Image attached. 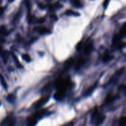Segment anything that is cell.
<instances>
[{"instance_id":"1","label":"cell","mask_w":126,"mask_h":126,"mask_svg":"<svg viewBox=\"0 0 126 126\" xmlns=\"http://www.w3.org/2000/svg\"><path fill=\"white\" fill-rule=\"evenodd\" d=\"M70 82L68 80L59 79L54 83V86L59 91L66 92V89L69 87Z\"/></svg>"},{"instance_id":"2","label":"cell","mask_w":126,"mask_h":126,"mask_svg":"<svg viewBox=\"0 0 126 126\" xmlns=\"http://www.w3.org/2000/svg\"><path fill=\"white\" fill-rule=\"evenodd\" d=\"M92 119L94 122L95 126H100L104 122L105 119V116L100 114L97 110L93 111L92 113Z\"/></svg>"},{"instance_id":"3","label":"cell","mask_w":126,"mask_h":126,"mask_svg":"<svg viewBox=\"0 0 126 126\" xmlns=\"http://www.w3.org/2000/svg\"><path fill=\"white\" fill-rule=\"evenodd\" d=\"M50 100V96H47L46 97H43L40 100L38 101L36 103L35 105V108H40V107L43 106L44 105L47 103V101Z\"/></svg>"},{"instance_id":"4","label":"cell","mask_w":126,"mask_h":126,"mask_svg":"<svg viewBox=\"0 0 126 126\" xmlns=\"http://www.w3.org/2000/svg\"><path fill=\"white\" fill-rule=\"evenodd\" d=\"M65 94H66V92L58 90L57 92H56L54 94V99L58 101L62 100L63 99H64V98L65 96Z\"/></svg>"},{"instance_id":"5","label":"cell","mask_w":126,"mask_h":126,"mask_svg":"<svg viewBox=\"0 0 126 126\" xmlns=\"http://www.w3.org/2000/svg\"><path fill=\"white\" fill-rule=\"evenodd\" d=\"M35 30L37 31L38 32H39L41 34H47V33H50L51 32V31L49 29L44 27H35Z\"/></svg>"},{"instance_id":"6","label":"cell","mask_w":126,"mask_h":126,"mask_svg":"<svg viewBox=\"0 0 126 126\" xmlns=\"http://www.w3.org/2000/svg\"><path fill=\"white\" fill-rule=\"evenodd\" d=\"M85 59L84 58H80L79 59H78V61H77L76 64H75V70L77 71V70H79L80 68H81L82 66V65L84 64V63H85Z\"/></svg>"},{"instance_id":"7","label":"cell","mask_w":126,"mask_h":126,"mask_svg":"<svg viewBox=\"0 0 126 126\" xmlns=\"http://www.w3.org/2000/svg\"><path fill=\"white\" fill-rule=\"evenodd\" d=\"M74 61L73 58H71L69 59H68V60L65 63L64 66V70L67 71V70L70 69V68H71V66H72V64H73Z\"/></svg>"},{"instance_id":"8","label":"cell","mask_w":126,"mask_h":126,"mask_svg":"<svg viewBox=\"0 0 126 126\" xmlns=\"http://www.w3.org/2000/svg\"><path fill=\"white\" fill-rule=\"evenodd\" d=\"M93 49V45L92 43H88L85 45L84 47V52H85V54H89Z\"/></svg>"},{"instance_id":"9","label":"cell","mask_w":126,"mask_h":126,"mask_svg":"<svg viewBox=\"0 0 126 126\" xmlns=\"http://www.w3.org/2000/svg\"><path fill=\"white\" fill-rule=\"evenodd\" d=\"M46 112H47L46 110H40V111H38L33 116V117H34L35 118L37 119H40L46 113Z\"/></svg>"},{"instance_id":"10","label":"cell","mask_w":126,"mask_h":126,"mask_svg":"<svg viewBox=\"0 0 126 126\" xmlns=\"http://www.w3.org/2000/svg\"><path fill=\"white\" fill-rule=\"evenodd\" d=\"M37 123V119L34 117H30L29 119L27 122V126H35Z\"/></svg>"},{"instance_id":"11","label":"cell","mask_w":126,"mask_h":126,"mask_svg":"<svg viewBox=\"0 0 126 126\" xmlns=\"http://www.w3.org/2000/svg\"><path fill=\"white\" fill-rule=\"evenodd\" d=\"M122 37L120 35H116L113 38V45H118L121 42V39Z\"/></svg>"},{"instance_id":"12","label":"cell","mask_w":126,"mask_h":126,"mask_svg":"<svg viewBox=\"0 0 126 126\" xmlns=\"http://www.w3.org/2000/svg\"><path fill=\"white\" fill-rule=\"evenodd\" d=\"M5 123L6 126H14L15 124V121L12 118H8L6 119L5 121Z\"/></svg>"},{"instance_id":"13","label":"cell","mask_w":126,"mask_h":126,"mask_svg":"<svg viewBox=\"0 0 126 126\" xmlns=\"http://www.w3.org/2000/svg\"><path fill=\"white\" fill-rule=\"evenodd\" d=\"M96 84H95L94 85H93V86H92V87H90V88H89V89H88V90H87L85 92L84 95H85V96H88V95L91 94V93L93 92V90H94V89L96 88Z\"/></svg>"},{"instance_id":"14","label":"cell","mask_w":126,"mask_h":126,"mask_svg":"<svg viewBox=\"0 0 126 126\" xmlns=\"http://www.w3.org/2000/svg\"><path fill=\"white\" fill-rule=\"evenodd\" d=\"M115 98H116L115 96L110 94H108V96H107L105 101H106V103H110L113 102V101L115 100Z\"/></svg>"},{"instance_id":"15","label":"cell","mask_w":126,"mask_h":126,"mask_svg":"<svg viewBox=\"0 0 126 126\" xmlns=\"http://www.w3.org/2000/svg\"><path fill=\"white\" fill-rule=\"evenodd\" d=\"M71 2L72 3V5H74L76 8H81L82 6L79 0H71Z\"/></svg>"},{"instance_id":"16","label":"cell","mask_w":126,"mask_h":126,"mask_svg":"<svg viewBox=\"0 0 126 126\" xmlns=\"http://www.w3.org/2000/svg\"><path fill=\"white\" fill-rule=\"evenodd\" d=\"M113 58V56L106 54L104 55L103 58V62H105V63H106V62L110 61Z\"/></svg>"},{"instance_id":"17","label":"cell","mask_w":126,"mask_h":126,"mask_svg":"<svg viewBox=\"0 0 126 126\" xmlns=\"http://www.w3.org/2000/svg\"><path fill=\"white\" fill-rule=\"evenodd\" d=\"M119 35L121 37H124L126 35V23H125L123 25V26L122 27L120 31V34Z\"/></svg>"},{"instance_id":"18","label":"cell","mask_w":126,"mask_h":126,"mask_svg":"<svg viewBox=\"0 0 126 126\" xmlns=\"http://www.w3.org/2000/svg\"><path fill=\"white\" fill-rule=\"evenodd\" d=\"M0 81H1V84H2V85H3V87H4L5 89H7V84H6V81H5L4 77H3L2 76L1 74H0Z\"/></svg>"},{"instance_id":"19","label":"cell","mask_w":126,"mask_h":126,"mask_svg":"<svg viewBox=\"0 0 126 126\" xmlns=\"http://www.w3.org/2000/svg\"><path fill=\"white\" fill-rule=\"evenodd\" d=\"M66 14L67 15H69V16H79V14L77 13V12H74V11H73V10H68L66 11Z\"/></svg>"},{"instance_id":"20","label":"cell","mask_w":126,"mask_h":126,"mask_svg":"<svg viewBox=\"0 0 126 126\" xmlns=\"http://www.w3.org/2000/svg\"><path fill=\"white\" fill-rule=\"evenodd\" d=\"M23 59L26 61V62H30L31 61V58H30V56L27 54H24L22 55Z\"/></svg>"},{"instance_id":"21","label":"cell","mask_w":126,"mask_h":126,"mask_svg":"<svg viewBox=\"0 0 126 126\" xmlns=\"http://www.w3.org/2000/svg\"><path fill=\"white\" fill-rule=\"evenodd\" d=\"M119 124L121 126H124L126 125V117H122L120 119V121H119Z\"/></svg>"},{"instance_id":"22","label":"cell","mask_w":126,"mask_h":126,"mask_svg":"<svg viewBox=\"0 0 126 126\" xmlns=\"http://www.w3.org/2000/svg\"><path fill=\"white\" fill-rule=\"evenodd\" d=\"M0 33H2L3 35H7V31H6V29L5 27H0Z\"/></svg>"},{"instance_id":"23","label":"cell","mask_w":126,"mask_h":126,"mask_svg":"<svg viewBox=\"0 0 126 126\" xmlns=\"http://www.w3.org/2000/svg\"><path fill=\"white\" fill-rule=\"evenodd\" d=\"M8 100L10 102H12L14 100V94H9L8 96Z\"/></svg>"},{"instance_id":"24","label":"cell","mask_w":126,"mask_h":126,"mask_svg":"<svg viewBox=\"0 0 126 126\" xmlns=\"http://www.w3.org/2000/svg\"><path fill=\"white\" fill-rule=\"evenodd\" d=\"M117 46H118L119 48L121 49V48H122L124 47H125V46H126V43H121V42Z\"/></svg>"},{"instance_id":"25","label":"cell","mask_w":126,"mask_h":126,"mask_svg":"<svg viewBox=\"0 0 126 126\" xmlns=\"http://www.w3.org/2000/svg\"><path fill=\"white\" fill-rule=\"evenodd\" d=\"M110 0H105V1L103 3V6L105 8H106V7L108 6V3H109Z\"/></svg>"},{"instance_id":"26","label":"cell","mask_w":126,"mask_h":126,"mask_svg":"<svg viewBox=\"0 0 126 126\" xmlns=\"http://www.w3.org/2000/svg\"><path fill=\"white\" fill-rule=\"evenodd\" d=\"M82 48V43H79L77 46V50H80Z\"/></svg>"},{"instance_id":"27","label":"cell","mask_w":126,"mask_h":126,"mask_svg":"<svg viewBox=\"0 0 126 126\" xmlns=\"http://www.w3.org/2000/svg\"><path fill=\"white\" fill-rule=\"evenodd\" d=\"M45 21V19L44 18H41L39 21H38V23H43Z\"/></svg>"},{"instance_id":"28","label":"cell","mask_w":126,"mask_h":126,"mask_svg":"<svg viewBox=\"0 0 126 126\" xmlns=\"http://www.w3.org/2000/svg\"><path fill=\"white\" fill-rule=\"evenodd\" d=\"M3 10H4V9H3V8H0V14L3 13Z\"/></svg>"},{"instance_id":"29","label":"cell","mask_w":126,"mask_h":126,"mask_svg":"<svg viewBox=\"0 0 126 126\" xmlns=\"http://www.w3.org/2000/svg\"><path fill=\"white\" fill-rule=\"evenodd\" d=\"M5 42V40L1 38H0V43H2V42Z\"/></svg>"},{"instance_id":"30","label":"cell","mask_w":126,"mask_h":126,"mask_svg":"<svg viewBox=\"0 0 126 126\" xmlns=\"http://www.w3.org/2000/svg\"><path fill=\"white\" fill-rule=\"evenodd\" d=\"M1 50H2V48H1V47H0V52L1 51Z\"/></svg>"},{"instance_id":"31","label":"cell","mask_w":126,"mask_h":126,"mask_svg":"<svg viewBox=\"0 0 126 126\" xmlns=\"http://www.w3.org/2000/svg\"><path fill=\"white\" fill-rule=\"evenodd\" d=\"M9 1H10V2H12V1H13L14 0H9Z\"/></svg>"},{"instance_id":"32","label":"cell","mask_w":126,"mask_h":126,"mask_svg":"<svg viewBox=\"0 0 126 126\" xmlns=\"http://www.w3.org/2000/svg\"><path fill=\"white\" fill-rule=\"evenodd\" d=\"M125 89H126V88H125Z\"/></svg>"},{"instance_id":"33","label":"cell","mask_w":126,"mask_h":126,"mask_svg":"<svg viewBox=\"0 0 126 126\" xmlns=\"http://www.w3.org/2000/svg\"><path fill=\"white\" fill-rule=\"evenodd\" d=\"M0 105H1V101H0Z\"/></svg>"},{"instance_id":"34","label":"cell","mask_w":126,"mask_h":126,"mask_svg":"<svg viewBox=\"0 0 126 126\" xmlns=\"http://www.w3.org/2000/svg\"><path fill=\"white\" fill-rule=\"evenodd\" d=\"M0 1H1V0H0Z\"/></svg>"}]
</instances>
